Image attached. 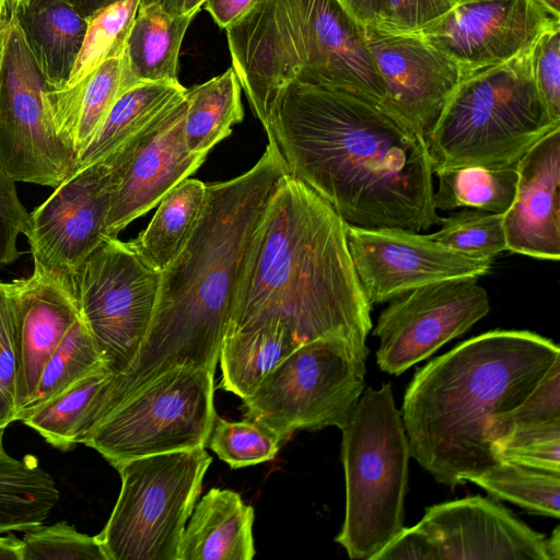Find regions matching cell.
<instances>
[{
    "label": "cell",
    "mask_w": 560,
    "mask_h": 560,
    "mask_svg": "<svg viewBox=\"0 0 560 560\" xmlns=\"http://www.w3.org/2000/svg\"><path fill=\"white\" fill-rule=\"evenodd\" d=\"M261 125L288 174L347 224L415 232L439 224L424 137L376 104L290 80Z\"/></svg>",
    "instance_id": "1"
},
{
    "label": "cell",
    "mask_w": 560,
    "mask_h": 560,
    "mask_svg": "<svg viewBox=\"0 0 560 560\" xmlns=\"http://www.w3.org/2000/svg\"><path fill=\"white\" fill-rule=\"evenodd\" d=\"M288 170L268 142L258 162L232 179L207 184L196 229L161 271L150 327L130 366L115 375L104 417L131 393L176 368L215 372L237 285L269 200Z\"/></svg>",
    "instance_id": "2"
},
{
    "label": "cell",
    "mask_w": 560,
    "mask_h": 560,
    "mask_svg": "<svg viewBox=\"0 0 560 560\" xmlns=\"http://www.w3.org/2000/svg\"><path fill=\"white\" fill-rule=\"evenodd\" d=\"M346 226L324 198L284 175L250 245L226 332L279 319L300 343L341 336L369 351L371 305L352 265Z\"/></svg>",
    "instance_id": "3"
},
{
    "label": "cell",
    "mask_w": 560,
    "mask_h": 560,
    "mask_svg": "<svg viewBox=\"0 0 560 560\" xmlns=\"http://www.w3.org/2000/svg\"><path fill=\"white\" fill-rule=\"evenodd\" d=\"M560 348L528 330H491L417 370L401 406L410 454L455 487L499 463L489 428L533 392Z\"/></svg>",
    "instance_id": "4"
},
{
    "label": "cell",
    "mask_w": 560,
    "mask_h": 560,
    "mask_svg": "<svg viewBox=\"0 0 560 560\" xmlns=\"http://www.w3.org/2000/svg\"><path fill=\"white\" fill-rule=\"evenodd\" d=\"M225 31L232 68L261 124L273 93L290 80L381 105L363 27L339 0H259Z\"/></svg>",
    "instance_id": "5"
},
{
    "label": "cell",
    "mask_w": 560,
    "mask_h": 560,
    "mask_svg": "<svg viewBox=\"0 0 560 560\" xmlns=\"http://www.w3.org/2000/svg\"><path fill=\"white\" fill-rule=\"evenodd\" d=\"M560 127L534 79L532 47L460 80L425 138L433 173L459 166H516Z\"/></svg>",
    "instance_id": "6"
},
{
    "label": "cell",
    "mask_w": 560,
    "mask_h": 560,
    "mask_svg": "<svg viewBox=\"0 0 560 560\" xmlns=\"http://www.w3.org/2000/svg\"><path fill=\"white\" fill-rule=\"evenodd\" d=\"M341 433L346 513L335 540L349 558L373 560L405 527L411 454L392 385L364 389Z\"/></svg>",
    "instance_id": "7"
},
{
    "label": "cell",
    "mask_w": 560,
    "mask_h": 560,
    "mask_svg": "<svg viewBox=\"0 0 560 560\" xmlns=\"http://www.w3.org/2000/svg\"><path fill=\"white\" fill-rule=\"evenodd\" d=\"M212 457L205 446L125 462L121 488L97 538L107 560H177Z\"/></svg>",
    "instance_id": "8"
},
{
    "label": "cell",
    "mask_w": 560,
    "mask_h": 560,
    "mask_svg": "<svg viewBox=\"0 0 560 560\" xmlns=\"http://www.w3.org/2000/svg\"><path fill=\"white\" fill-rule=\"evenodd\" d=\"M368 354L341 336L301 343L243 399L244 418L285 441L296 430L343 429L364 390Z\"/></svg>",
    "instance_id": "9"
},
{
    "label": "cell",
    "mask_w": 560,
    "mask_h": 560,
    "mask_svg": "<svg viewBox=\"0 0 560 560\" xmlns=\"http://www.w3.org/2000/svg\"><path fill=\"white\" fill-rule=\"evenodd\" d=\"M214 372L176 368L131 393L82 444L113 467L150 455L206 446L217 417Z\"/></svg>",
    "instance_id": "10"
},
{
    "label": "cell",
    "mask_w": 560,
    "mask_h": 560,
    "mask_svg": "<svg viewBox=\"0 0 560 560\" xmlns=\"http://www.w3.org/2000/svg\"><path fill=\"white\" fill-rule=\"evenodd\" d=\"M51 89L10 9L0 60V166L15 182L55 188L75 170L77 154L55 121Z\"/></svg>",
    "instance_id": "11"
},
{
    "label": "cell",
    "mask_w": 560,
    "mask_h": 560,
    "mask_svg": "<svg viewBox=\"0 0 560 560\" xmlns=\"http://www.w3.org/2000/svg\"><path fill=\"white\" fill-rule=\"evenodd\" d=\"M154 122L128 138L102 160L75 168L30 213L25 232L34 269L72 280L106 237L115 191L139 144Z\"/></svg>",
    "instance_id": "12"
},
{
    "label": "cell",
    "mask_w": 560,
    "mask_h": 560,
    "mask_svg": "<svg viewBox=\"0 0 560 560\" xmlns=\"http://www.w3.org/2000/svg\"><path fill=\"white\" fill-rule=\"evenodd\" d=\"M161 272L130 242L107 237L83 261L71 282L80 316L106 369L125 372L144 340L155 308Z\"/></svg>",
    "instance_id": "13"
},
{
    "label": "cell",
    "mask_w": 560,
    "mask_h": 560,
    "mask_svg": "<svg viewBox=\"0 0 560 560\" xmlns=\"http://www.w3.org/2000/svg\"><path fill=\"white\" fill-rule=\"evenodd\" d=\"M489 311V296L477 278L409 290L392 299L377 319L373 332L380 339L376 363L383 372L400 375L464 335Z\"/></svg>",
    "instance_id": "14"
},
{
    "label": "cell",
    "mask_w": 560,
    "mask_h": 560,
    "mask_svg": "<svg viewBox=\"0 0 560 560\" xmlns=\"http://www.w3.org/2000/svg\"><path fill=\"white\" fill-rule=\"evenodd\" d=\"M557 24L560 19L537 0H456L443 16L410 34L451 58L464 79L514 58Z\"/></svg>",
    "instance_id": "15"
},
{
    "label": "cell",
    "mask_w": 560,
    "mask_h": 560,
    "mask_svg": "<svg viewBox=\"0 0 560 560\" xmlns=\"http://www.w3.org/2000/svg\"><path fill=\"white\" fill-rule=\"evenodd\" d=\"M346 232L357 278L371 306L425 284L481 277L492 265L491 259L455 252L415 231L347 224Z\"/></svg>",
    "instance_id": "16"
},
{
    "label": "cell",
    "mask_w": 560,
    "mask_h": 560,
    "mask_svg": "<svg viewBox=\"0 0 560 560\" xmlns=\"http://www.w3.org/2000/svg\"><path fill=\"white\" fill-rule=\"evenodd\" d=\"M363 36L383 88L380 107L425 139L462 80L457 65L415 34L364 26Z\"/></svg>",
    "instance_id": "17"
},
{
    "label": "cell",
    "mask_w": 560,
    "mask_h": 560,
    "mask_svg": "<svg viewBox=\"0 0 560 560\" xmlns=\"http://www.w3.org/2000/svg\"><path fill=\"white\" fill-rule=\"evenodd\" d=\"M417 526L438 560H548L542 534L481 495L432 505Z\"/></svg>",
    "instance_id": "18"
},
{
    "label": "cell",
    "mask_w": 560,
    "mask_h": 560,
    "mask_svg": "<svg viewBox=\"0 0 560 560\" xmlns=\"http://www.w3.org/2000/svg\"><path fill=\"white\" fill-rule=\"evenodd\" d=\"M185 115L184 95L137 148L115 191L105 224L106 237H117L205 162L207 155L187 148Z\"/></svg>",
    "instance_id": "19"
},
{
    "label": "cell",
    "mask_w": 560,
    "mask_h": 560,
    "mask_svg": "<svg viewBox=\"0 0 560 560\" xmlns=\"http://www.w3.org/2000/svg\"><path fill=\"white\" fill-rule=\"evenodd\" d=\"M18 353L16 411L28 405L43 369L80 316L72 282L33 270L10 282Z\"/></svg>",
    "instance_id": "20"
},
{
    "label": "cell",
    "mask_w": 560,
    "mask_h": 560,
    "mask_svg": "<svg viewBox=\"0 0 560 560\" xmlns=\"http://www.w3.org/2000/svg\"><path fill=\"white\" fill-rule=\"evenodd\" d=\"M516 191L503 213L508 250L560 258V127L536 142L515 166Z\"/></svg>",
    "instance_id": "21"
},
{
    "label": "cell",
    "mask_w": 560,
    "mask_h": 560,
    "mask_svg": "<svg viewBox=\"0 0 560 560\" xmlns=\"http://www.w3.org/2000/svg\"><path fill=\"white\" fill-rule=\"evenodd\" d=\"M254 509L237 492L212 488L195 505L177 560H250Z\"/></svg>",
    "instance_id": "22"
},
{
    "label": "cell",
    "mask_w": 560,
    "mask_h": 560,
    "mask_svg": "<svg viewBox=\"0 0 560 560\" xmlns=\"http://www.w3.org/2000/svg\"><path fill=\"white\" fill-rule=\"evenodd\" d=\"M11 10L48 84L63 88L81 49L88 19L63 0H25Z\"/></svg>",
    "instance_id": "23"
},
{
    "label": "cell",
    "mask_w": 560,
    "mask_h": 560,
    "mask_svg": "<svg viewBox=\"0 0 560 560\" xmlns=\"http://www.w3.org/2000/svg\"><path fill=\"white\" fill-rule=\"evenodd\" d=\"M136 84L124 54L104 61L73 86L50 90L57 128L77 159L115 101Z\"/></svg>",
    "instance_id": "24"
},
{
    "label": "cell",
    "mask_w": 560,
    "mask_h": 560,
    "mask_svg": "<svg viewBox=\"0 0 560 560\" xmlns=\"http://www.w3.org/2000/svg\"><path fill=\"white\" fill-rule=\"evenodd\" d=\"M114 374L107 369L92 372L42 404L25 408L18 421L36 431L60 451L83 443L98 423Z\"/></svg>",
    "instance_id": "25"
},
{
    "label": "cell",
    "mask_w": 560,
    "mask_h": 560,
    "mask_svg": "<svg viewBox=\"0 0 560 560\" xmlns=\"http://www.w3.org/2000/svg\"><path fill=\"white\" fill-rule=\"evenodd\" d=\"M301 343L279 319L226 332L219 354V388L242 399Z\"/></svg>",
    "instance_id": "26"
},
{
    "label": "cell",
    "mask_w": 560,
    "mask_h": 560,
    "mask_svg": "<svg viewBox=\"0 0 560 560\" xmlns=\"http://www.w3.org/2000/svg\"><path fill=\"white\" fill-rule=\"evenodd\" d=\"M197 13L171 14L158 2L139 5L125 49L138 83L178 81L179 50Z\"/></svg>",
    "instance_id": "27"
},
{
    "label": "cell",
    "mask_w": 560,
    "mask_h": 560,
    "mask_svg": "<svg viewBox=\"0 0 560 560\" xmlns=\"http://www.w3.org/2000/svg\"><path fill=\"white\" fill-rule=\"evenodd\" d=\"M186 90L179 81L141 82L126 90L78 155L75 168L102 160L177 104Z\"/></svg>",
    "instance_id": "28"
},
{
    "label": "cell",
    "mask_w": 560,
    "mask_h": 560,
    "mask_svg": "<svg viewBox=\"0 0 560 560\" xmlns=\"http://www.w3.org/2000/svg\"><path fill=\"white\" fill-rule=\"evenodd\" d=\"M0 433V534L26 532L44 524L60 499L50 474L36 457L11 456Z\"/></svg>",
    "instance_id": "29"
},
{
    "label": "cell",
    "mask_w": 560,
    "mask_h": 560,
    "mask_svg": "<svg viewBox=\"0 0 560 560\" xmlns=\"http://www.w3.org/2000/svg\"><path fill=\"white\" fill-rule=\"evenodd\" d=\"M207 197V184L186 178L166 194L148 226L130 244L158 271L180 253L196 229Z\"/></svg>",
    "instance_id": "30"
},
{
    "label": "cell",
    "mask_w": 560,
    "mask_h": 560,
    "mask_svg": "<svg viewBox=\"0 0 560 560\" xmlns=\"http://www.w3.org/2000/svg\"><path fill=\"white\" fill-rule=\"evenodd\" d=\"M241 84L233 70L185 92L184 136L190 152L207 155L244 118Z\"/></svg>",
    "instance_id": "31"
},
{
    "label": "cell",
    "mask_w": 560,
    "mask_h": 560,
    "mask_svg": "<svg viewBox=\"0 0 560 560\" xmlns=\"http://www.w3.org/2000/svg\"><path fill=\"white\" fill-rule=\"evenodd\" d=\"M439 187L434 192L436 210L469 208L503 214L512 205L516 191L515 166L491 168L459 166L434 172Z\"/></svg>",
    "instance_id": "32"
},
{
    "label": "cell",
    "mask_w": 560,
    "mask_h": 560,
    "mask_svg": "<svg viewBox=\"0 0 560 560\" xmlns=\"http://www.w3.org/2000/svg\"><path fill=\"white\" fill-rule=\"evenodd\" d=\"M468 481L498 500L509 501L532 513L559 518L560 472L499 462Z\"/></svg>",
    "instance_id": "33"
},
{
    "label": "cell",
    "mask_w": 560,
    "mask_h": 560,
    "mask_svg": "<svg viewBox=\"0 0 560 560\" xmlns=\"http://www.w3.org/2000/svg\"><path fill=\"white\" fill-rule=\"evenodd\" d=\"M140 3L141 0H120L88 18L81 49L63 88L75 85L104 61L125 54Z\"/></svg>",
    "instance_id": "34"
},
{
    "label": "cell",
    "mask_w": 560,
    "mask_h": 560,
    "mask_svg": "<svg viewBox=\"0 0 560 560\" xmlns=\"http://www.w3.org/2000/svg\"><path fill=\"white\" fill-rule=\"evenodd\" d=\"M104 368L95 341L79 316L45 364L34 395L25 408L44 402L75 381Z\"/></svg>",
    "instance_id": "35"
},
{
    "label": "cell",
    "mask_w": 560,
    "mask_h": 560,
    "mask_svg": "<svg viewBox=\"0 0 560 560\" xmlns=\"http://www.w3.org/2000/svg\"><path fill=\"white\" fill-rule=\"evenodd\" d=\"M284 442L259 421H229L217 415L207 445L230 467L242 468L273 459Z\"/></svg>",
    "instance_id": "36"
},
{
    "label": "cell",
    "mask_w": 560,
    "mask_h": 560,
    "mask_svg": "<svg viewBox=\"0 0 560 560\" xmlns=\"http://www.w3.org/2000/svg\"><path fill=\"white\" fill-rule=\"evenodd\" d=\"M439 224L429 236L455 252L492 260L508 250L501 213L465 208L440 218Z\"/></svg>",
    "instance_id": "37"
},
{
    "label": "cell",
    "mask_w": 560,
    "mask_h": 560,
    "mask_svg": "<svg viewBox=\"0 0 560 560\" xmlns=\"http://www.w3.org/2000/svg\"><path fill=\"white\" fill-rule=\"evenodd\" d=\"M492 448L499 462L560 472V420L513 430Z\"/></svg>",
    "instance_id": "38"
},
{
    "label": "cell",
    "mask_w": 560,
    "mask_h": 560,
    "mask_svg": "<svg viewBox=\"0 0 560 560\" xmlns=\"http://www.w3.org/2000/svg\"><path fill=\"white\" fill-rule=\"evenodd\" d=\"M22 560H107L97 536L77 530L66 521L26 530Z\"/></svg>",
    "instance_id": "39"
},
{
    "label": "cell",
    "mask_w": 560,
    "mask_h": 560,
    "mask_svg": "<svg viewBox=\"0 0 560 560\" xmlns=\"http://www.w3.org/2000/svg\"><path fill=\"white\" fill-rule=\"evenodd\" d=\"M555 420H560V358L524 401L492 420L489 428L492 447L513 430Z\"/></svg>",
    "instance_id": "40"
},
{
    "label": "cell",
    "mask_w": 560,
    "mask_h": 560,
    "mask_svg": "<svg viewBox=\"0 0 560 560\" xmlns=\"http://www.w3.org/2000/svg\"><path fill=\"white\" fill-rule=\"evenodd\" d=\"M456 0H376L371 25L392 33H416L447 13Z\"/></svg>",
    "instance_id": "41"
},
{
    "label": "cell",
    "mask_w": 560,
    "mask_h": 560,
    "mask_svg": "<svg viewBox=\"0 0 560 560\" xmlns=\"http://www.w3.org/2000/svg\"><path fill=\"white\" fill-rule=\"evenodd\" d=\"M537 90L550 115L560 120V24L545 31L532 46Z\"/></svg>",
    "instance_id": "42"
},
{
    "label": "cell",
    "mask_w": 560,
    "mask_h": 560,
    "mask_svg": "<svg viewBox=\"0 0 560 560\" xmlns=\"http://www.w3.org/2000/svg\"><path fill=\"white\" fill-rule=\"evenodd\" d=\"M30 212L22 205L13 180L0 166V266L14 262L21 256L20 234H25Z\"/></svg>",
    "instance_id": "43"
},
{
    "label": "cell",
    "mask_w": 560,
    "mask_h": 560,
    "mask_svg": "<svg viewBox=\"0 0 560 560\" xmlns=\"http://www.w3.org/2000/svg\"><path fill=\"white\" fill-rule=\"evenodd\" d=\"M16 377L18 353L11 284L0 281V384L15 409Z\"/></svg>",
    "instance_id": "44"
},
{
    "label": "cell",
    "mask_w": 560,
    "mask_h": 560,
    "mask_svg": "<svg viewBox=\"0 0 560 560\" xmlns=\"http://www.w3.org/2000/svg\"><path fill=\"white\" fill-rule=\"evenodd\" d=\"M373 560H438L430 537L417 525L404 527Z\"/></svg>",
    "instance_id": "45"
},
{
    "label": "cell",
    "mask_w": 560,
    "mask_h": 560,
    "mask_svg": "<svg viewBox=\"0 0 560 560\" xmlns=\"http://www.w3.org/2000/svg\"><path fill=\"white\" fill-rule=\"evenodd\" d=\"M259 0H206L205 10L221 28H228L247 13Z\"/></svg>",
    "instance_id": "46"
},
{
    "label": "cell",
    "mask_w": 560,
    "mask_h": 560,
    "mask_svg": "<svg viewBox=\"0 0 560 560\" xmlns=\"http://www.w3.org/2000/svg\"><path fill=\"white\" fill-rule=\"evenodd\" d=\"M347 11L362 26L371 25L374 20L376 0H339Z\"/></svg>",
    "instance_id": "47"
},
{
    "label": "cell",
    "mask_w": 560,
    "mask_h": 560,
    "mask_svg": "<svg viewBox=\"0 0 560 560\" xmlns=\"http://www.w3.org/2000/svg\"><path fill=\"white\" fill-rule=\"evenodd\" d=\"M22 539L13 534L0 535V560H22Z\"/></svg>",
    "instance_id": "48"
},
{
    "label": "cell",
    "mask_w": 560,
    "mask_h": 560,
    "mask_svg": "<svg viewBox=\"0 0 560 560\" xmlns=\"http://www.w3.org/2000/svg\"><path fill=\"white\" fill-rule=\"evenodd\" d=\"M71 4L82 16L88 19L98 10L120 0H63Z\"/></svg>",
    "instance_id": "49"
},
{
    "label": "cell",
    "mask_w": 560,
    "mask_h": 560,
    "mask_svg": "<svg viewBox=\"0 0 560 560\" xmlns=\"http://www.w3.org/2000/svg\"><path fill=\"white\" fill-rule=\"evenodd\" d=\"M14 421H18L16 409L0 384V433Z\"/></svg>",
    "instance_id": "50"
},
{
    "label": "cell",
    "mask_w": 560,
    "mask_h": 560,
    "mask_svg": "<svg viewBox=\"0 0 560 560\" xmlns=\"http://www.w3.org/2000/svg\"><path fill=\"white\" fill-rule=\"evenodd\" d=\"M548 560H560V528L557 526L550 538H546Z\"/></svg>",
    "instance_id": "51"
},
{
    "label": "cell",
    "mask_w": 560,
    "mask_h": 560,
    "mask_svg": "<svg viewBox=\"0 0 560 560\" xmlns=\"http://www.w3.org/2000/svg\"><path fill=\"white\" fill-rule=\"evenodd\" d=\"M158 2L171 14H180L182 0H141L140 4Z\"/></svg>",
    "instance_id": "52"
},
{
    "label": "cell",
    "mask_w": 560,
    "mask_h": 560,
    "mask_svg": "<svg viewBox=\"0 0 560 560\" xmlns=\"http://www.w3.org/2000/svg\"><path fill=\"white\" fill-rule=\"evenodd\" d=\"M206 0H182L180 13L199 12Z\"/></svg>",
    "instance_id": "53"
},
{
    "label": "cell",
    "mask_w": 560,
    "mask_h": 560,
    "mask_svg": "<svg viewBox=\"0 0 560 560\" xmlns=\"http://www.w3.org/2000/svg\"><path fill=\"white\" fill-rule=\"evenodd\" d=\"M551 14L560 19V0H537Z\"/></svg>",
    "instance_id": "54"
},
{
    "label": "cell",
    "mask_w": 560,
    "mask_h": 560,
    "mask_svg": "<svg viewBox=\"0 0 560 560\" xmlns=\"http://www.w3.org/2000/svg\"><path fill=\"white\" fill-rule=\"evenodd\" d=\"M10 14V2L9 0H0V25L4 24Z\"/></svg>",
    "instance_id": "55"
},
{
    "label": "cell",
    "mask_w": 560,
    "mask_h": 560,
    "mask_svg": "<svg viewBox=\"0 0 560 560\" xmlns=\"http://www.w3.org/2000/svg\"><path fill=\"white\" fill-rule=\"evenodd\" d=\"M7 31H8V21L4 24L0 25V60L2 57L4 44H5Z\"/></svg>",
    "instance_id": "56"
},
{
    "label": "cell",
    "mask_w": 560,
    "mask_h": 560,
    "mask_svg": "<svg viewBox=\"0 0 560 560\" xmlns=\"http://www.w3.org/2000/svg\"><path fill=\"white\" fill-rule=\"evenodd\" d=\"M25 0H9L10 2V9H15L20 4H22Z\"/></svg>",
    "instance_id": "57"
}]
</instances>
